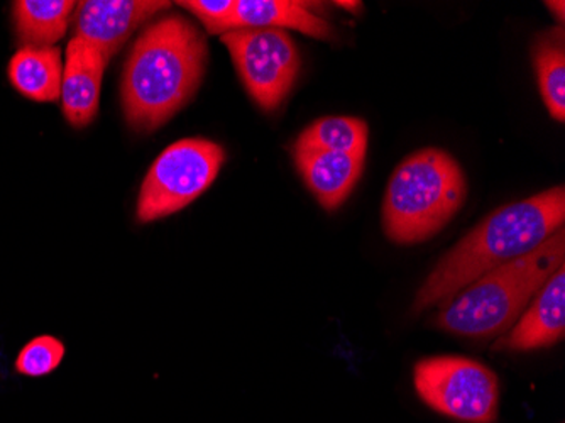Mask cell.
Here are the masks:
<instances>
[{"instance_id":"cell-1","label":"cell","mask_w":565,"mask_h":423,"mask_svg":"<svg viewBox=\"0 0 565 423\" xmlns=\"http://www.w3.org/2000/svg\"><path fill=\"white\" fill-rule=\"evenodd\" d=\"M564 221L562 184L494 210L437 263L418 289L414 314L443 307L486 273L532 253L564 228Z\"/></svg>"},{"instance_id":"cell-2","label":"cell","mask_w":565,"mask_h":423,"mask_svg":"<svg viewBox=\"0 0 565 423\" xmlns=\"http://www.w3.org/2000/svg\"><path fill=\"white\" fill-rule=\"evenodd\" d=\"M207 43L182 15L152 22L138 38L124 68L122 104L127 123L154 130L182 110L202 82Z\"/></svg>"},{"instance_id":"cell-3","label":"cell","mask_w":565,"mask_h":423,"mask_svg":"<svg viewBox=\"0 0 565 423\" xmlns=\"http://www.w3.org/2000/svg\"><path fill=\"white\" fill-rule=\"evenodd\" d=\"M565 263V231L542 246L482 275L440 307L435 326L456 336H503L522 317L542 286Z\"/></svg>"},{"instance_id":"cell-4","label":"cell","mask_w":565,"mask_h":423,"mask_svg":"<svg viewBox=\"0 0 565 423\" xmlns=\"http://www.w3.org/2000/svg\"><path fill=\"white\" fill-rule=\"evenodd\" d=\"M468 181L449 152L425 148L409 155L390 178L383 229L396 244H417L439 234L465 205Z\"/></svg>"},{"instance_id":"cell-5","label":"cell","mask_w":565,"mask_h":423,"mask_svg":"<svg viewBox=\"0 0 565 423\" xmlns=\"http://www.w3.org/2000/svg\"><path fill=\"white\" fill-rule=\"evenodd\" d=\"M224 161V148L209 139L168 146L142 181L138 221L148 224L185 209L214 183Z\"/></svg>"},{"instance_id":"cell-6","label":"cell","mask_w":565,"mask_h":423,"mask_svg":"<svg viewBox=\"0 0 565 423\" xmlns=\"http://www.w3.org/2000/svg\"><path fill=\"white\" fill-rule=\"evenodd\" d=\"M418 396L435 412L471 423H493L500 412V381L490 368L460 356H437L415 364Z\"/></svg>"},{"instance_id":"cell-7","label":"cell","mask_w":565,"mask_h":423,"mask_svg":"<svg viewBox=\"0 0 565 423\" xmlns=\"http://www.w3.org/2000/svg\"><path fill=\"white\" fill-rule=\"evenodd\" d=\"M244 87L266 113L278 109L290 94L300 53L287 31L234 30L222 34Z\"/></svg>"},{"instance_id":"cell-8","label":"cell","mask_w":565,"mask_h":423,"mask_svg":"<svg viewBox=\"0 0 565 423\" xmlns=\"http://www.w3.org/2000/svg\"><path fill=\"white\" fill-rule=\"evenodd\" d=\"M168 8L170 2L160 0H85L76 4L75 38L109 63L142 22Z\"/></svg>"},{"instance_id":"cell-9","label":"cell","mask_w":565,"mask_h":423,"mask_svg":"<svg viewBox=\"0 0 565 423\" xmlns=\"http://www.w3.org/2000/svg\"><path fill=\"white\" fill-rule=\"evenodd\" d=\"M565 334V264L533 297L522 317L494 343V351L551 348Z\"/></svg>"},{"instance_id":"cell-10","label":"cell","mask_w":565,"mask_h":423,"mask_svg":"<svg viewBox=\"0 0 565 423\" xmlns=\"http://www.w3.org/2000/svg\"><path fill=\"white\" fill-rule=\"evenodd\" d=\"M107 62L90 44L73 36L66 47L63 65V116L76 129L87 127L95 119L100 102L102 76Z\"/></svg>"},{"instance_id":"cell-11","label":"cell","mask_w":565,"mask_h":423,"mask_svg":"<svg viewBox=\"0 0 565 423\" xmlns=\"http://www.w3.org/2000/svg\"><path fill=\"white\" fill-rule=\"evenodd\" d=\"M295 163L310 192L326 210H335L351 195L363 175L366 156L295 146Z\"/></svg>"},{"instance_id":"cell-12","label":"cell","mask_w":565,"mask_h":423,"mask_svg":"<svg viewBox=\"0 0 565 423\" xmlns=\"http://www.w3.org/2000/svg\"><path fill=\"white\" fill-rule=\"evenodd\" d=\"M294 30L317 40H332L327 19L316 14L310 4L297 0H234L228 31Z\"/></svg>"},{"instance_id":"cell-13","label":"cell","mask_w":565,"mask_h":423,"mask_svg":"<svg viewBox=\"0 0 565 423\" xmlns=\"http://www.w3.org/2000/svg\"><path fill=\"white\" fill-rule=\"evenodd\" d=\"M8 75L25 98L56 102L62 97L63 62L56 46H22L9 62Z\"/></svg>"},{"instance_id":"cell-14","label":"cell","mask_w":565,"mask_h":423,"mask_svg":"<svg viewBox=\"0 0 565 423\" xmlns=\"http://www.w3.org/2000/svg\"><path fill=\"white\" fill-rule=\"evenodd\" d=\"M76 8L72 0H18L12 4L15 33L22 46L53 47L68 30Z\"/></svg>"},{"instance_id":"cell-15","label":"cell","mask_w":565,"mask_h":423,"mask_svg":"<svg viewBox=\"0 0 565 423\" xmlns=\"http://www.w3.org/2000/svg\"><path fill=\"white\" fill-rule=\"evenodd\" d=\"M533 65L542 98L558 123L565 120V40L562 28H552L533 44Z\"/></svg>"},{"instance_id":"cell-16","label":"cell","mask_w":565,"mask_h":423,"mask_svg":"<svg viewBox=\"0 0 565 423\" xmlns=\"http://www.w3.org/2000/svg\"><path fill=\"white\" fill-rule=\"evenodd\" d=\"M367 133V124L358 117H322L301 133L295 146L366 156Z\"/></svg>"},{"instance_id":"cell-17","label":"cell","mask_w":565,"mask_h":423,"mask_svg":"<svg viewBox=\"0 0 565 423\" xmlns=\"http://www.w3.org/2000/svg\"><path fill=\"white\" fill-rule=\"evenodd\" d=\"M66 358V346L62 339L51 334H41L22 346L14 361L19 377L46 378L55 373Z\"/></svg>"},{"instance_id":"cell-18","label":"cell","mask_w":565,"mask_h":423,"mask_svg":"<svg viewBox=\"0 0 565 423\" xmlns=\"http://www.w3.org/2000/svg\"><path fill=\"white\" fill-rule=\"evenodd\" d=\"M177 6L189 9L205 25V30L211 34L228 33V22L234 11V0H189V2H178Z\"/></svg>"},{"instance_id":"cell-19","label":"cell","mask_w":565,"mask_h":423,"mask_svg":"<svg viewBox=\"0 0 565 423\" xmlns=\"http://www.w3.org/2000/svg\"><path fill=\"white\" fill-rule=\"evenodd\" d=\"M548 9H551L552 12H557V19L561 22H564V2H547Z\"/></svg>"},{"instance_id":"cell-20","label":"cell","mask_w":565,"mask_h":423,"mask_svg":"<svg viewBox=\"0 0 565 423\" xmlns=\"http://www.w3.org/2000/svg\"><path fill=\"white\" fill-rule=\"evenodd\" d=\"M335 6H339V8L348 9V11H359V9H361V2H344V0H341V2H335Z\"/></svg>"}]
</instances>
